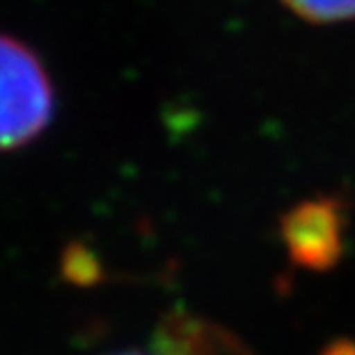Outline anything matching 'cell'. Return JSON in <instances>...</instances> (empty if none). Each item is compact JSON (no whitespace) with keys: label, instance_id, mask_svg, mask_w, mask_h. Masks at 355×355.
I'll return each mask as SVG.
<instances>
[{"label":"cell","instance_id":"obj_6","mask_svg":"<svg viewBox=\"0 0 355 355\" xmlns=\"http://www.w3.org/2000/svg\"><path fill=\"white\" fill-rule=\"evenodd\" d=\"M318 355H355V342L353 339H335Z\"/></svg>","mask_w":355,"mask_h":355},{"label":"cell","instance_id":"obj_7","mask_svg":"<svg viewBox=\"0 0 355 355\" xmlns=\"http://www.w3.org/2000/svg\"><path fill=\"white\" fill-rule=\"evenodd\" d=\"M111 355H155L150 349H148V351H137V349H134V351H120V353H111Z\"/></svg>","mask_w":355,"mask_h":355},{"label":"cell","instance_id":"obj_2","mask_svg":"<svg viewBox=\"0 0 355 355\" xmlns=\"http://www.w3.org/2000/svg\"><path fill=\"white\" fill-rule=\"evenodd\" d=\"M279 236L288 259L311 272H328L344 259L346 208L335 196H314L282 215Z\"/></svg>","mask_w":355,"mask_h":355},{"label":"cell","instance_id":"obj_3","mask_svg":"<svg viewBox=\"0 0 355 355\" xmlns=\"http://www.w3.org/2000/svg\"><path fill=\"white\" fill-rule=\"evenodd\" d=\"M150 351L155 355H257L236 332L189 309H171L159 318Z\"/></svg>","mask_w":355,"mask_h":355},{"label":"cell","instance_id":"obj_4","mask_svg":"<svg viewBox=\"0 0 355 355\" xmlns=\"http://www.w3.org/2000/svg\"><path fill=\"white\" fill-rule=\"evenodd\" d=\"M282 5L309 24H344L355 19V0H282Z\"/></svg>","mask_w":355,"mask_h":355},{"label":"cell","instance_id":"obj_1","mask_svg":"<svg viewBox=\"0 0 355 355\" xmlns=\"http://www.w3.org/2000/svg\"><path fill=\"white\" fill-rule=\"evenodd\" d=\"M53 113L55 90L44 62L26 42L0 33V153L40 139Z\"/></svg>","mask_w":355,"mask_h":355},{"label":"cell","instance_id":"obj_5","mask_svg":"<svg viewBox=\"0 0 355 355\" xmlns=\"http://www.w3.org/2000/svg\"><path fill=\"white\" fill-rule=\"evenodd\" d=\"M62 261H65V263H62V268H65V275L72 282H76V284L95 282L97 263H95V259H92V254L88 250H83L81 245L72 247V250L65 254V259H62Z\"/></svg>","mask_w":355,"mask_h":355}]
</instances>
